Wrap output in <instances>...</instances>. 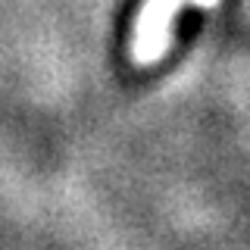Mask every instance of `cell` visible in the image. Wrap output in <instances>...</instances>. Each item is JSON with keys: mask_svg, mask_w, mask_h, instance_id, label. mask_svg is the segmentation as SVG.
<instances>
[{"mask_svg": "<svg viewBox=\"0 0 250 250\" xmlns=\"http://www.w3.org/2000/svg\"><path fill=\"white\" fill-rule=\"evenodd\" d=\"M144 3V0H125L122 3V13H119V25H116V44H128V31H131V19H135L138 6Z\"/></svg>", "mask_w": 250, "mask_h": 250, "instance_id": "obj_2", "label": "cell"}, {"mask_svg": "<svg viewBox=\"0 0 250 250\" xmlns=\"http://www.w3.org/2000/svg\"><path fill=\"white\" fill-rule=\"evenodd\" d=\"M203 19H207V13H203L200 6L185 3L182 10L175 13V19H172V38H175V44L178 47H188V44H191L194 38L200 35Z\"/></svg>", "mask_w": 250, "mask_h": 250, "instance_id": "obj_1", "label": "cell"}]
</instances>
